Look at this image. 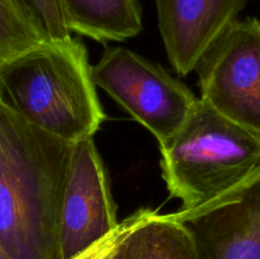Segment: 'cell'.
<instances>
[{"instance_id":"cell-1","label":"cell","mask_w":260,"mask_h":259,"mask_svg":"<svg viewBox=\"0 0 260 259\" xmlns=\"http://www.w3.org/2000/svg\"><path fill=\"white\" fill-rule=\"evenodd\" d=\"M71 142L25 121L0 99V250L8 259H58Z\"/></svg>"},{"instance_id":"cell-2","label":"cell","mask_w":260,"mask_h":259,"mask_svg":"<svg viewBox=\"0 0 260 259\" xmlns=\"http://www.w3.org/2000/svg\"><path fill=\"white\" fill-rule=\"evenodd\" d=\"M0 99L33 126L74 142L106 119L83 42H48L0 68Z\"/></svg>"},{"instance_id":"cell-3","label":"cell","mask_w":260,"mask_h":259,"mask_svg":"<svg viewBox=\"0 0 260 259\" xmlns=\"http://www.w3.org/2000/svg\"><path fill=\"white\" fill-rule=\"evenodd\" d=\"M161 174L180 210L222 195L260 165V136L200 98L174 136L160 146Z\"/></svg>"},{"instance_id":"cell-4","label":"cell","mask_w":260,"mask_h":259,"mask_svg":"<svg viewBox=\"0 0 260 259\" xmlns=\"http://www.w3.org/2000/svg\"><path fill=\"white\" fill-rule=\"evenodd\" d=\"M101 86L135 121L146 127L160 146L184 124L200 98L161 66L127 48H109L91 68Z\"/></svg>"},{"instance_id":"cell-5","label":"cell","mask_w":260,"mask_h":259,"mask_svg":"<svg viewBox=\"0 0 260 259\" xmlns=\"http://www.w3.org/2000/svg\"><path fill=\"white\" fill-rule=\"evenodd\" d=\"M201 99L260 136V20H235L196 66Z\"/></svg>"},{"instance_id":"cell-6","label":"cell","mask_w":260,"mask_h":259,"mask_svg":"<svg viewBox=\"0 0 260 259\" xmlns=\"http://www.w3.org/2000/svg\"><path fill=\"white\" fill-rule=\"evenodd\" d=\"M108 175L93 137L74 142L58 230V259H75L118 228Z\"/></svg>"},{"instance_id":"cell-7","label":"cell","mask_w":260,"mask_h":259,"mask_svg":"<svg viewBox=\"0 0 260 259\" xmlns=\"http://www.w3.org/2000/svg\"><path fill=\"white\" fill-rule=\"evenodd\" d=\"M170 215L192 234L200 259H260V165L213 200Z\"/></svg>"},{"instance_id":"cell-8","label":"cell","mask_w":260,"mask_h":259,"mask_svg":"<svg viewBox=\"0 0 260 259\" xmlns=\"http://www.w3.org/2000/svg\"><path fill=\"white\" fill-rule=\"evenodd\" d=\"M248 0H155L160 35L170 65L179 75L198 61L223 30L238 20Z\"/></svg>"},{"instance_id":"cell-9","label":"cell","mask_w":260,"mask_h":259,"mask_svg":"<svg viewBox=\"0 0 260 259\" xmlns=\"http://www.w3.org/2000/svg\"><path fill=\"white\" fill-rule=\"evenodd\" d=\"M75 259H200L188 229L156 210L141 208Z\"/></svg>"},{"instance_id":"cell-10","label":"cell","mask_w":260,"mask_h":259,"mask_svg":"<svg viewBox=\"0 0 260 259\" xmlns=\"http://www.w3.org/2000/svg\"><path fill=\"white\" fill-rule=\"evenodd\" d=\"M71 32L98 42L126 41L142 30L139 0H61Z\"/></svg>"},{"instance_id":"cell-11","label":"cell","mask_w":260,"mask_h":259,"mask_svg":"<svg viewBox=\"0 0 260 259\" xmlns=\"http://www.w3.org/2000/svg\"><path fill=\"white\" fill-rule=\"evenodd\" d=\"M48 42L23 0H0V68Z\"/></svg>"},{"instance_id":"cell-12","label":"cell","mask_w":260,"mask_h":259,"mask_svg":"<svg viewBox=\"0 0 260 259\" xmlns=\"http://www.w3.org/2000/svg\"><path fill=\"white\" fill-rule=\"evenodd\" d=\"M23 3L50 42L73 40L61 0H23Z\"/></svg>"},{"instance_id":"cell-13","label":"cell","mask_w":260,"mask_h":259,"mask_svg":"<svg viewBox=\"0 0 260 259\" xmlns=\"http://www.w3.org/2000/svg\"><path fill=\"white\" fill-rule=\"evenodd\" d=\"M0 259H8V258H7V256H5V255H4V254H3V253H2V250H0Z\"/></svg>"}]
</instances>
